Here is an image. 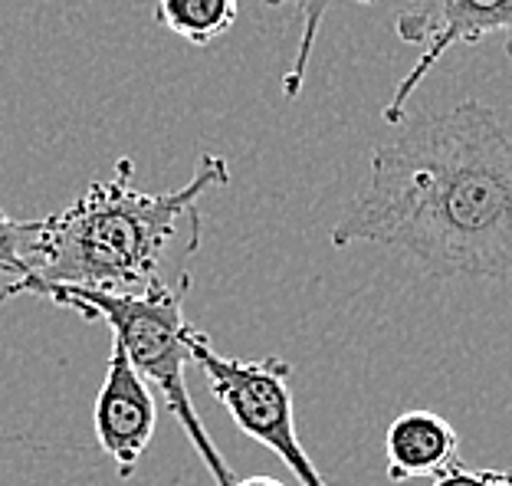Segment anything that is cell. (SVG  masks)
Segmentation results:
<instances>
[{"label":"cell","instance_id":"9c48e42d","mask_svg":"<svg viewBox=\"0 0 512 486\" xmlns=\"http://www.w3.org/2000/svg\"><path fill=\"white\" fill-rule=\"evenodd\" d=\"M283 4H293L299 10L296 56H293V66L283 73V96L296 99L302 92V83H306L309 60H312V50H316V40H319V30L325 23V14H329V7H335V0H266V7H283ZM355 4H378V0H355Z\"/></svg>","mask_w":512,"mask_h":486},{"label":"cell","instance_id":"6da1fadb","mask_svg":"<svg viewBox=\"0 0 512 486\" xmlns=\"http://www.w3.org/2000/svg\"><path fill=\"white\" fill-rule=\"evenodd\" d=\"M332 243L391 247L444 280H512V138L493 106L463 99L378 145Z\"/></svg>","mask_w":512,"mask_h":486},{"label":"cell","instance_id":"3957f363","mask_svg":"<svg viewBox=\"0 0 512 486\" xmlns=\"http://www.w3.org/2000/svg\"><path fill=\"white\" fill-rule=\"evenodd\" d=\"M191 289V276L181 273L178 280H161L142 293H112V289H86L66 283H20L10 280L0 286V303H10L17 296H40L53 306H63L86 322H106L112 329V342H119L128 362L148 385L158 388L165 398L171 418L188 434L194 454L214 477V486H234L237 477L224 454L204 431L201 418L194 411L191 388H188V329L184 319V296Z\"/></svg>","mask_w":512,"mask_h":486},{"label":"cell","instance_id":"52a82bcc","mask_svg":"<svg viewBox=\"0 0 512 486\" xmlns=\"http://www.w3.org/2000/svg\"><path fill=\"white\" fill-rule=\"evenodd\" d=\"M388 480H434L460 460V434L437 411H404L388 424L384 434Z\"/></svg>","mask_w":512,"mask_h":486},{"label":"cell","instance_id":"7c38bea8","mask_svg":"<svg viewBox=\"0 0 512 486\" xmlns=\"http://www.w3.org/2000/svg\"><path fill=\"white\" fill-rule=\"evenodd\" d=\"M234 486H283V483L273 477H250V480H237Z\"/></svg>","mask_w":512,"mask_h":486},{"label":"cell","instance_id":"8fae6325","mask_svg":"<svg viewBox=\"0 0 512 486\" xmlns=\"http://www.w3.org/2000/svg\"><path fill=\"white\" fill-rule=\"evenodd\" d=\"M430 486H512L506 480H499L493 470H467V467H450L447 473L434 477Z\"/></svg>","mask_w":512,"mask_h":486},{"label":"cell","instance_id":"ba28073f","mask_svg":"<svg viewBox=\"0 0 512 486\" xmlns=\"http://www.w3.org/2000/svg\"><path fill=\"white\" fill-rule=\"evenodd\" d=\"M240 0H158L155 20L194 46L220 40L237 23Z\"/></svg>","mask_w":512,"mask_h":486},{"label":"cell","instance_id":"5b68a950","mask_svg":"<svg viewBox=\"0 0 512 486\" xmlns=\"http://www.w3.org/2000/svg\"><path fill=\"white\" fill-rule=\"evenodd\" d=\"M394 30L401 43L424 46L381 109L384 122L401 125L414 89L434 73V66L450 50L503 37L506 56H512V0H407L394 17Z\"/></svg>","mask_w":512,"mask_h":486},{"label":"cell","instance_id":"7a4b0ae2","mask_svg":"<svg viewBox=\"0 0 512 486\" xmlns=\"http://www.w3.org/2000/svg\"><path fill=\"white\" fill-rule=\"evenodd\" d=\"M230 184L224 155L204 152L194 178L174 191H142L135 161L119 158L106 181H92L79 198L50 217H37L20 283H66L112 293H142L161 283V263L184 227H201L197 204Z\"/></svg>","mask_w":512,"mask_h":486},{"label":"cell","instance_id":"30bf717a","mask_svg":"<svg viewBox=\"0 0 512 486\" xmlns=\"http://www.w3.org/2000/svg\"><path fill=\"white\" fill-rule=\"evenodd\" d=\"M33 230H37V221H20V217H10L0 207V273H10L14 280L30 273L27 250Z\"/></svg>","mask_w":512,"mask_h":486},{"label":"cell","instance_id":"277c9868","mask_svg":"<svg viewBox=\"0 0 512 486\" xmlns=\"http://www.w3.org/2000/svg\"><path fill=\"white\" fill-rule=\"evenodd\" d=\"M188 349L191 362L201 365L211 395L250 441L273 450L302 486H335L322 477L299 441L293 385H289L293 368H289V362L276 355L227 358L214 349L207 332L194 326L188 329Z\"/></svg>","mask_w":512,"mask_h":486},{"label":"cell","instance_id":"4fadbf2b","mask_svg":"<svg viewBox=\"0 0 512 486\" xmlns=\"http://www.w3.org/2000/svg\"><path fill=\"white\" fill-rule=\"evenodd\" d=\"M499 480H506V483H512V470H493Z\"/></svg>","mask_w":512,"mask_h":486},{"label":"cell","instance_id":"8992f818","mask_svg":"<svg viewBox=\"0 0 512 486\" xmlns=\"http://www.w3.org/2000/svg\"><path fill=\"white\" fill-rule=\"evenodd\" d=\"M92 424H96V441L115 460L119 477L128 480L155 437L158 404L151 398L148 381L135 372L119 342H112L106 378L92 408Z\"/></svg>","mask_w":512,"mask_h":486}]
</instances>
